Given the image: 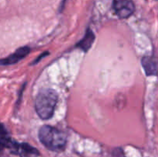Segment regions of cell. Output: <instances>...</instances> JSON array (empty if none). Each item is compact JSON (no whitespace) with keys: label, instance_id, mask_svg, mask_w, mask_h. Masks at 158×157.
Masks as SVG:
<instances>
[{"label":"cell","instance_id":"obj_1","mask_svg":"<svg viewBox=\"0 0 158 157\" xmlns=\"http://www.w3.org/2000/svg\"><path fill=\"white\" fill-rule=\"evenodd\" d=\"M38 136L42 144L49 150L60 152L66 149V133L56 128L44 125L39 130Z\"/></svg>","mask_w":158,"mask_h":157},{"label":"cell","instance_id":"obj_2","mask_svg":"<svg viewBox=\"0 0 158 157\" xmlns=\"http://www.w3.org/2000/svg\"><path fill=\"white\" fill-rule=\"evenodd\" d=\"M58 103V94L52 89H43L35 97V109L40 119L47 120L52 118Z\"/></svg>","mask_w":158,"mask_h":157},{"label":"cell","instance_id":"obj_3","mask_svg":"<svg viewBox=\"0 0 158 157\" xmlns=\"http://www.w3.org/2000/svg\"><path fill=\"white\" fill-rule=\"evenodd\" d=\"M113 9L120 18H128L135 12V5L133 0H114Z\"/></svg>","mask_w":158,"mask_h":157},{"label":"cell","instance_id":"obj_4","mask_svg":"<svg viewBox=\"0 0 158 157\" xmlns=\"http://www.w3.org/2000/svg\"><path fill=\"white\" fill-rule=\"evenodd\" d=\"M9 149L11 152L20 157H38L40 155L36 148L26 143H19L12 140Z\"/></svg>","mask_w":158,"mask_h":157},{"label":"cell","instance_id":"obj_5","mask_svg":"<svg viewBox=\"0 0 158 157\" xmlns=\"http://www.w3.org/2000/svg\"><path fill=\"white\" fill-rule=\"evenodd\" d=\"M30 52V49L27 46H23L17 49L15 52L9 55V56L0 59V66H9L13 65L24 58Z\"/></svg>","mask_w":158,"mask_h":157},{"label":"cell","instance_id":"obj_6","mask_svg":"<svg viewBox=\"0 0 158 157\" xmlns=\"http://www.w3.org/2000/svg\"><path fill=\"white\" fill-rule=\"evenodd\" d=\"M141 64L145 73L148 76L156 75L158 73V60L153 56H145L142 58Z\"/></svg>","mask_w":158,"mask_h":157},{"label":"cell","instance_id":"obj_7","mask_svg":"<svg viewBox=\"0 0 158 157\" xmlns=\"http://www.w3.org/2000/svg\"><path fill=\"white\" fill-rule=\"evenodd\" d=\"M95 40V35L90 29H88L85 33L84 37L77 44V47L80 48L83 52H87L92 47Z\"/></svg>","mask_w":158,"mask_h":157},{"label":"cell","instance_id":"obj_8","mask_svg":"<svg viewBox=\"0 0 158 157\" xmlns=\"http://www.w3.org/2000/svg\"><path fill=\"white\" fill-rule=\"evenodd\" d=\"M12 142V140L9 132H7L3 124L0 123V156H1L3 149L6 148L9 149Z\"/></svg>","mask_w":158,"mask_h":157},{"label":"cell","instance_id":"obj_9","mask_svg":"<svg viewBox=\"0 0 158 157\" xmlns=\"http://www.w3.org/2000/svg\"><path fill=\"white\" fill-rule=\"evenodd\" d=\"M112 157H126L123 152V150L121 148L118 147L114 149L112 152Z\"/></svg>","mask_w":158,"mask_h":157},{"label":"cell","instance_id":"obj_10","mask_svg":"<svg viewBox=\"0 0 158 157\" xmlns=\"http://www.w3.org/2000/svg\"><path fill=\"white\" fill-rule=\"evenodd\" d=\"M47 55H49V52H43V53H42L41 55H40V56L38 57V58H35V59L34 60V62L32 63V64H36V63H38L39 62H40V60L42 59V58H44V57H46Z\"/></svg>","mask_w":158,"mask_h":157}]
</instances>
